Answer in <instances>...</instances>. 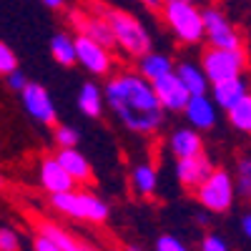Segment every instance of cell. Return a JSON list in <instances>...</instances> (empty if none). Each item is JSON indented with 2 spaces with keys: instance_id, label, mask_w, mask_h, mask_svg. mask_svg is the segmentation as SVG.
Instances as JSON below:
<instances>
[{
  "instance_id": "5bb4252c",
  "label": "cell",
  "mask_w": 251,
  "mask_h": 251,
  "mask_svg": "<svg viewBox=\"0 0 251 251\" xmlns=\"http://www.w3.org/2000/svg\"><path fill=\"white\" fill-rule=\"evenodd\" d=\"M216 100L211 98V93H201V96H191L188 106L183 111L188 126H194L196 131H211L216 126Z\"/></svg>"
},
{
  "instance_id": "4dcf8cb0",
  "label": "cell",
  "mask_w": 251,
  "mask_h": 251,
  "mask_svg": "<svg viewBox=\"0 0 251 251\" xmlns=\"http://www.w3.org/2000/svg\"><path fill=\"white\" fill-rule=\"evenodd\" d=\"M33 251H63V249H60V244H55L50 236L35 231V236H33Z\"/></svg>"
},
{
  "instance_id": "d590c367",
  "label": "cell",
  "mask_w": 251,
  "mask_h": 251,
  "mask_svg": "<svg viewBox=\"0 0 251 251\" xmlns=\"http://www.w3.org/2000/svg\"><path fill=\"white\" fill-rule=\"evenodd\" d=\"M166 3H169V0H166Z\"/></svg>"
},
{
  "instance_id": "ffe728a7",
  "label": "cell",
  "mask_w": 251,
  "mask_h": 251,
  "mask_svg": "<svg viewBox=\"0 0 251 251\" xmlns=\"http://www.w3.org/2000/svg\"><path fill=\"white\" fill-rule=\"evenodd\" d=\"M78 111L88 118H100L106 106V88H100L96 80H86L78 91Z\"/></svg>"
},
{
  "instance_id": "7402d4cb",
  "label": "cell",
  "mask_w": 251,
  "mask_h": 251,
  "mask_svg": "<svg viewBox=\"0 0 251 251\" xmlns=\"http://www.w3.org/2000/svg\"><path fill=\"white\" fill-rule=\"evenodd\" d=\"M50 55L58 66H75L78 63V50H75V35H68V33H55L50 38Z\"/></svg>"
},
{
  "instance_id": "ac0fdd59",
  "label": "cell",
  "mask_w": 251,
  "mask_h": 251,
  "mask_svg": "<svg viewBox=\"0 0 251 251\" xmlns=\"http://www.w3.org/2000/svg\"><path fill=\"white\" fill-rule=\"evenodd\" d=\"M33 224H35V231L50 236L55 244H60V249H63V251H98V249H93L91 244L75 239L71 231L60 228L58 224H53V221H48V219H33Z\"/></svg>"
},
{
  "instance_id": "7c38bea8",
  "label": "cell",
  "mask_w": 251,
  "mask_h": 251,
  "mask_svg": "<svg viewBox=\"0 0 251 251\" xmlns=\"http://www.w3.org/2000/svg\"><path fill=\"white\" fill-rule=\"evenodd\" d=\"M214 161L206 153L191 156V158H181L176 161V181L186 188V191H196V188L214 174Z\"/></svg>"
},
{
  "instance_id": "836d02e7",
  "label": "cell",
  "mask_w": 251,
  "mask_h": 251,
  "mask_svg": "<svg viewBox=\"0 0 251 251\" xmlns=\"http://www.w3.org/2000/svg\"><path fill=\"white\" fill-rule=\"evenodd\" d=\"M141 5H146V8H151V10H163V3L166 0H138Z\"/></svg>"
},
{
  "instance_id": "cb8c5ba5",
  "label": "cell",
  "mask_w": 251,
  "mask_h": 251,
  "mask_svg": "<svg viewBox=\"0 0 251 251\" xmlns=\"http://www.w3.org/2000/svg\"><path fill=\"white\" fill-rule=\"evenodd\" d=\"M226 118H228V123H231L236 131L251 133V93L244 96L234 108H228L226 111Z\"/></svg>"
},
{
  "instance_id": "2e32d148",
  "label": "cell",
  "mask_w": 251,
  "mask_h": 251,
  "mask_svg": "<svg viewBox=\"0 0 251 251\" xmlns=\"http://www.w3.org/2000/svg\"><path fill=\"white\" fill-rule=\"evenodd\" d=\"M169 149L176 156V161L181 158H191L203 153V138L201 131H196L194 126H183V128H176L169 138Z\"/></svg>"
},
{
  "instance_id": "e0dca14e",
  "label": "cell",
  "mask_w": 251,
  "mask_h": 251,
  "mask_svg": "<svg viewBox=\"0 0 251 251\" xmlns=\"http://www.w3.org/2000/svg\"><path fill=\"white\" fill-rule=\"evenodd\" d=\"M58 161L66 166V171L78 181V183H93V166L88 161L86 153L78 151V146H66V149H58Z\"/></svg>"
},
{
  "instance_id": "4fadbf2b",
  "label": "cell",
  "mask_w": 251,
  "mask_h": 251,
  "mask_svg": "<svg viewBox=\"0 0 251 251\" xmlns=\"http://www.w3.org/2000/svg\"><path fill=\"white\" fill-rule=\"evenodd\" d=\"M71 23L78 33L88 35L93 40H98V43L108 46V48H118L116 46V35H113V28L106 18H103V13H73L71 15Z\"/></svg>"
},
{
  "instance_id": "8992f818",
  "label": "cell",
  "mask_w": 251,
  "mask_h": 251,
  "mask_svg": "<svg viewBox=\"0 0 251 251\" xmlns=\"http://www.w3.org/2000/svg\"><path fill=\"white\" fill-rule=\"evenodd\" d=\"M196 201L203 211L208 214H226L234 206L236 191V178L228 174L226 169H214V174L208 176L199 188H196Z\"/></svg>"
},
{
  "instance_id": "30bf717a",
  "label": "cell",
  "mask_w": 251,
  "mask_h": 251,
  "mask_svg": "<svg viewBox=\"0 0 251 251\" xmlns=\"http://www.w3.org/2000/svg\"><path fill=\"white\" fill-rule=\"evenodd\" d=\"M38 183L40 188L48 194V196H55V194H66V191H73L78 186V181L66 171V166L58 161V156H46L40 161V169H38Z\"/></svg>"
},
{
  "instance_id": "ba28073f",
  "label": "cell",
  "mask_w": 251,
  "mask_h": 251,
  "mask_svg": "<svg viewBox=\"0 0 251 251\" xmlns=\"http://www.w3.org/2000/svg\"><path fill=\"white\" fill-rule=\"evenodd\" d=\"M20 103H23V108L25 113L40 123V126H55L58 121V111H55V103L48 93L46 86H40V83L30 80L28 86L20 91Z\"/></svg>"
},
{
  "instance_id": "1f68e13d",
  "label": "cell",
  "mask_w": 251,
  "mask_h": 251,
  "mask_svg": "<svg viewBox=\"0 0 251 251\" xmlns=\"http://www.w3.org/2000/svg\"><path fill=\"white\" fill-rule=\"evenodd\" d=\"M28 83H30V80L25 78V73L20 71V68H18V71H13L10 75H5V86H8L10 91H18V93L23 91V88L28 86Z\"/></svg>"
},
{
  "instance_id": "d6986e66",
  "label": "cell",
  "mask_w": 251,
  "mask_h": 251,
  "mask_svg": "<svg viewBox=\"0 0 251 251\" xmlns=\"http://www.w3.org/2000/svg\"><path fill=\"white\" fill-rule=\"evenodd\" d=\"M136 60H138V68H136V71H138L143 78H149L151 83H156V80H161V78H166V75H171V73L176 71L171 55L158 53V50H149L146 55H141V58H136Z\"/></svg>"
},
{
  "instance_id": "f1b7e54d",
  "label": "cell",
  "mask_w": 251,
  "mask_h": 251,
  "mask_svg": "<svg viewBox=\"0 0 251 251\" xmlns=\"http://www.w3.org/2000/svg\"><path fill=\"white\" fill-rule=\"evenodd\" d=\"M156 251H188V249L181 239H176L171 234H163L156 239Z\"/></svg>"
},
{
  "instance_id": "d4e9b609",
  "label": "cell",
  "mask_w": 251,
  "mask_h": 251,
  "mask_svg": "<svg viewBox=\"0 0 251 251\" xmlns=\"http://www.w3.org/2000/svg\"><path fill=\"white\" fill-rule=\"evenodd\" d=\"M236 191L251 201V156H244L236 163Z\"/></svg>"
},
{
  "instance_id": "3957f363",
  "label": "cell",
  "mask_w": 251,
  "mask_h": 251,
  "mask_svg": "<svg viewBox=\"0 0 251 251\" xmlns=\"http://www.w3.org/2000/svg\"><path fill=\"white\" fill-rule=\"evenodd\" d=\"M161 15L176 40H181L183 46H199L206 40L203 8H199L194 0H169L163 3Z\"/></svg>"
},
{
  "instance_id": "6da1fadb",
  "label": "cell",
  "mask_w": 251,
  "mask_h": 251,
  "mask_svg": "<svg viewBox=\"0 0 251 251\" xmlns=\"http://www.w3.org/2000/svg\"><path fill=\"white\" fill-rule=\"evenodd\" d=\"M106 106L128 131L151 136L161 128L166 108L156 96V88L149 78L138 71H123L108 78L106 86Z\"/></svg>"
},
{
  "instance_id": "e575fe53",
  "label": "cell",
  "mask_w": 251,
  "mask_h": 251,
  "mask_svg": "<svg viewBox=\"0 0 251 251\" xmlns=\"http://www.w3.org/2000/svg\"><path fill=\"white\" fill-rule=\"evenodd\" d=\"M46 8H50V10H60L63 5H66V0H40Z\"/></svg>"
},
{
  "instance_id": "8d00e7d4",
  "label": "cell",
  "mask_w": 251,
  "mask_h": 251,
  "mask_svg": "<svg viewBox=\"0 0 251 251\" xmlns=\"http://www.w3.org/2000/svg\"><path fill=\"white\" fill-rule=\"evenodd\" d=\"M249 136H251V133H249Z\"/></svg>"
},
{
  "instance_id": "9c48e42d",
  "label": "cell",
  "mask_w": 251,
  "mask_h": 251,
  "mask_svg": "<svg viewBox=\"0 0 251 251\" xmlns=\"http://www.w3.org/2000/svg\"><path fill=\"white\" fill-rule=\"evenodd\" d=\"M75 50H78V66H83L91 75H108L113 68L111 48L98 43V40L78 33L75 35Z\"/></svg>"
},
{
  "instance_id": "277c9868",
  "label": "cell",
  "mask_w": 251,
  "mask_h": 251,
  "mask_svg": "<svg viewBox=\"0 0 251 251\" xmlns=\"http://www.w3.org/2000/svg\"><path fill=\"white\" fill-rule=\"evenodd\" d=\"M50 206L58 214L68 216V219L93 221V224H103L111 216V208H108L106 201L96 194H91V191H80V188L50 196Z\"/></svg>"
},
{
  "instance_id": "9a60e30c",
  "label": "cell",
  "mask_w": 251,
  "mask_h": 251,
  "mask_svg": "<svg viewBox=\"0 0 251 251\" xmlns=\"http://www.w3.org/2000/svg\"><path fill=\"white\" fill-rule=\"evenodd\" d=\"M211 98L216 100V106L221 111H228V108H234L236 103L249 96V80L246 75H236V78H228V80H219L211 86Z\"/></svg>"
},
{
  "instance_id": "603a6c76",
  "label": "cell",
  "mask_w": 251,
  "mask_h": 251,
  "mask_svg": "<svg viewBox=\"0 0 251 251\" xmlns=\"http://www.w3.org/2000/svg\"><path fill=\"white\" fill-rule=\"evenodd\" d=\"M131 186L138 196H151L158 188V174L151 163H136L131 169Z\"/></svg>"
},
{
  "instance_id": "83f0119b",
  "label": "cell",
  "mask_w": 251,
  "mask_h": 251,
  "mask_svg": "<svg viewBox=\"0 0 251 251\" xmlns=\"http://www.w3.org/2000/svg\"><path fill=\"white\" fill-rule=\"evenodd\" d=\"M0 251H20V236L15 228L10 226L0 228Z\"/></svg>"
},
{
  "instance_id": "44dd1931",
  "label": "cell",
  "mask_w": 251,
  "mask_h": 251,
  "mask_svg": "<svg viewBox=\"0 0 251 251\" xmlns=\"http://www.w3.org/2000/svg\"><path fill=\"white\" fill-rule=\"evenodd\" d=\"M176 73H178V78L186 83V88L191 91V96H201V93L211 91V80H208L206 71L201 68V63L181 60L178 66H176Z\"/></svg>"
},
{
  "instance_id": "484cf974",
  "label": "cell",
  "mask_w": 251,
  "mask_h": 251,
  "mask_svg": "<svg viewBox=\"0 0 251 251\" xmlns=\"http://www.w3.org/2000/svg\"><path fill=\"white\" fill-rule=\"evenodd\" d=\"M53 141L58 143V149H66V146H78L80 133L73 128V126L58 123V126H53Z\"/></svg>"
},
{
  "instance_id": "4316f807",
  "label": "cell",
  "mask_w": 251,
  "mask_h": 251,
  "mask_svg": "<svg viewBox=\"0 0 251 251\" xmlns=\"http://www.w3.org/2000/svg\"><path fill=\"white\" fill-rule=\"evenodd\" d=\"M13 71H18V55L8 43H0V73H3V78H5Z\"/></svg>"
},
{
  "instance_id": "52a82bcc",
  "label": "cell",
  "mask_w": 251,
  "mask_h": 251,
  "mask_svg": "<svg viewBox=\"0 0 251 251\" xmlns=\"http://www.w3.org/2000/svg\"><path fill=\"white\" fill-rule=\"evenodd\" d=\"M203 25H206V43L216 48H244L241 30L224 15L219 8H203Z\"/></svg>"
},
{
  "instance_id": "5b68a950",
  "label": "cell",
  "mask_w": 251,
  "mask_h": 251,
  "mask_svg": "<svg viewBox=\"0 0 251 251\" xmlns=\"http://www.w3.org/2000/svg\"><path fill=\"white\" fill-rule=\"evenodd\" d=\"M201 68L206 71L211 86L219 80H228L236 75H246L249 68V53L246 48H216L208 46L201 53Z\"/></svg>"
},
{
  "instance_id": "7a4b0ae2",
  "label": "cell",
  "mask_w": 251,
  "mask_h": 251,
  "mask_svg": "<svg viewBox=\"0 0 251 251\" xmlns=\"http://www.w3.org/2000/svg\"><path fill=\"white\" fill-rule=\"evenodd\" d=\"M103 13V18L111 23L113 35H116V46L131 58H141L149 50H153L151 43V33L141 20L128 13V10H121V8H98Z\"/></svg>"
},
{
  "instance_id": "8fae6325",
  "label": "cell",
  "mask_w": 251,
  "mask_h": 251,
  "mask_svg": "<svg viewBox=\"0 0 251 251\" xmlns=\"http://www.w3.org/2000/svg\"><path fill=\"white\" fill-rule=\"evenodd\" d=\"M153 88H156V96L161 100V106L166 108V113H183L188 100H191V91L186 88V83L178 78L176 71L171 75L156 80Z\"/></svg>"
},
{
  "instance_id": "f546056e",
  "label": "cell",
  "mask_w": 251,
  "mask_h": 251,
  "mask_svg": "<svg viewBox=\"0 0 251 251\" xmlns=\"http://www.w3.org/2000/svg\"><path fill=\"white\" fill-rule=\"evenodd\" d=\"M201 251H228V244L219 234H206L201 239Z\"/></svg>"
},
{
  "instance_id": "d6a6232c",
  "label": "cell",
  "mask_w": 251,
  "mask_h": 251,
  "mask_svg": "<svg viewBox=\"0 0 251 251\" xmlns=\"http://www.w3.org/2000/svg\"><path fill=\"white\" fill-rule=\"evenodd\" d=\"M241 234H244L246 239H251V211L241 216Z\"/></svg>"
}]
</instances>
